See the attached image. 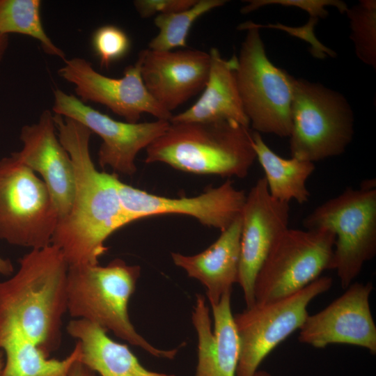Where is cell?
I'll list each match as a JSON object with an SVG mask.
<instances>
[{"label": "cell", "instance_id": "obj_1", "mask_svg": "<svg viewBox=\"0 0 376 376\" xmlns=\"http://www.w3.org/2000/svg\"><path fill=\"white\" fill-rule=\"evenodd\" d=\"M58 137L69 153L75 189L69 214L58 221L52 244L71 265L99 264L108 251L106 240L131 223L116 188L118 174L99 171L91 156L92 132L79 122L54 113Z\"/></svg>", "mask_w": 376, "mask_h": 376}, {"label": "cell", "instance_id": "obj_2", "mask_svg": "<svg viewBox=\"0 0 376 376\" xmlns=\"http://www.w3.org/2000/svg\"><path fill=\"white\" fill-rule=\"evenodd\" d=\"M0 281V331L17 329L48 357L61 345L69 263L55 245L31 249Z\"/></svg>", "mask_w": 376, "mask_h": 376}, {"label": "cell", "instance_id": "obj_3", "mask_svg": "<svg viewBox=\"0 0 376 376\" xmlns=\"http://www.w3.org/2000/svg\"><path fill=\"white\" fill-rule=\"evenodd\" d=\"M252 132L233 121L171 123L146 148L145 162L181 171L244 178L256 156Z\"/></svg>", "mask_w": 376, "mask_h": 376}, {"label": "cell", "instance_id": "obj_4", "mask_svg": "<svg viewBox=\"0 0 376 376\" xmlns=\"http://www.w3.org/2000/svg\"><path fill=\"white\" fill-rule=\"evenodd\" d=\"M141 274L139 265L116 258L107 265H69L67 313L95 324L153 357L173 359L178 349L161 350L148 343L130 320L128 303Z\"/></svg>", "mask_w": 376, "mask_h": 376}, {"label": "cell", "instance_id": "obj_5", "mask_svg": "<svg viewBox=\"0 0 376 376\" xmlns=\"http://www.w3.org/2000/svg\"><path fill=\"white\" fill-rule=\"evenodd\" d=\"M238 29L246 34L237 56L235 77L249 125L260 134L288 137L295 77L270 61L255 23L244 22Z\"/></svg>", "mask_w": 376, "mask_h": 376}, {"label": "cell", "instance_id": "obj_6", "mask_svg": "<svg viewBox=\"0 0 376 376\" xmlns=\"http://www.w3.org/2000/svg\"><path fill=\"white\" fill-rule=\"evenodd\" d=\"M289 148L292 157L314 163L343 153L354 136V113L340 93L294 79Z\"/></svg>", "mask_w": 376, "mask_h": 376}, {"label": "cell", "instance_id": "obj_7", "mask_svg": "<svg viewBox=\"0 0 376 376\" xmlns=\"http://www.w3.org/2000/svg\"><path fill=\"white\" fill-rule=\"evenodd\" d=\"M306 229L327 228L336 236L331 269L346 289L376 254V189L346 188L303 220Z\"/></svg>", "mask_w": 376, "mask_h": 376}, {"label": "cell", "instance_id": "obj_8", "mask_svg": "<svg viewBox=\"0 0 376 376\" xmlns=\"http://www.w3.org/2000/svg\"><path fill=\"white\" fill-rule=\"evenodd\" d=\"M58 221L50 193L15 152L0 159V240L40 249L52 244Z\"/></svg>", "mask_w": 376, "mask_h": 376}, {"label": "cell", "instance_id": "obj_9", "mask_svg": "<svg viewBox=\"0 0 376 376\" xmlns=\"http://www.w3.org/2000/svg\"><path fill=\"white\" fill-rule=\"evenodd\" d=\"M336 236L327 228H288L276 240L254 283L255 303L294 294L331 269Z\"/></svg>", "mask_w": 376, "mask_h": 376}, {"label": "cell", "instance_id": "obj_10", "mask_svg": "<svg viewBox=\"0 0 376 376\" xmlns=\"http://www.w3.org/2000/svg\"><path fill=\"white\" fill-rule=\"evenodd\" d=\"M332 283L331 277L320 276L294 294L267 303H255L233 315L240 347L236 376H254L268 354L301 327L310 302L328 291Z\"/></svg>", "mask_w": 376, "mask_h": 376}, {"label": "cell", "instance_id": "obj_11", "mask_svg": "<svg viewBox=\"0 0 376 376\" xmlns=\"http://www.w3.org/2000/svg\"><path fill=\"white\" fill-rule=\"evenodd\" d=\"M54 113L79 122L101 138L98 163L102 169L110 167L116 174L133 175L139 152L162 135L170 125L169 120L159 119L136 123L118 121L60 89L54 91Z\"/></svg>", "mask_w": 376, "mask_h": 376}, {"label": "cell", "instance_id": "obj_12", "mask_svg": "<svg viewBox=\"0 0 376 376\" xmlns=\"http://www.w3.org/2000/svg\"><path fill=\"white\" fill-rule=\"evenodd\" d=\"M58 75L75 86L83 102H93L107 107L126 122L136 123L141 114L170 120L173 114L162 107L146 88L141 75V58L125 69L120 78H111L96 71L87 60L65 59Z\"/></svg>", "mask_w": 376, "mask_h": 376}, {"label": "cell", "instance_id": "obj_13", "mask_svg": "<svg viewBox=\"0 0 376 376\" xmlns=\"http://www.w3.org/2000/svg\"><path fill=\"white\" fill-rule=\"evenodd\" d=\"M116 188L122 206L132 222L148 217L177 214L195 218L203 225L228 228L241 214L246 194L230 180L194 197L157 196L125 184L118 178Z\"/></svg>", "mask_w": 376, "mask_h": 376}, {"label": "cell", "instance_id": "obj_14", "mask_svg": "<svg viewBox=\"0 0 376 376\" xmlns=\"http://www.w3.org/2000/svg\"><path fill=\"white\" fill-rule=\"evenodd\" d=\"M241 217L237 283L248 308L255 304L254 283L260 268L276 240L289 228L290 205L270 195L263 177L246 194Z\"/></svg>", "mask_w": 376, "mask_h": 376}, {"label": "cell", "instance_id": "obj_15", "mask_svg": "<svg viewBox=\"0 0 376 376\" xmlns=\"http://www.w3.org/2000/svg\"><path fill=\"white\" fill-rule=\"evenodd\" d=\"M322 311L308 315L299 329L300 343L315 348L331 344L359 346L376 353V326L370 307L371 282H356Z\"/></svg>", "mask_w": 376, "mask_h": 376}, {"label": "cell", "instance_id": "obj_16", "mask_svg": "<svg viewBox=\"0 0 376 376\" xmlns=\"http://www.w3.org/2000/svg\"><path fill=\"white\" fill-rule=\"evenodd\" d=\"M19 139L22 148L15 152L17 156L42 177L58 221L63 219L72 205L75 174L71 157L58 137L54 114L48 109L43 111L37 123L22 127Z\"/></svg>", "mask_w": 376, "mask_h": 376}, {"label": "cell", "instance_id": "obj_17", "mask_svg": "<svg viewBox=\"0 0 376 376\" xmlns=\"http://www.w3.org/2000/svg\"><path fill=\"white\" fill-rule=\"evenodd\" d=\"M141 75L152 98L171 113L203 91L210 70L209 53L198 49L140 52Z\"/></svg>", "mask_w": 376, "mask_h": 376}, {"label": "cell", "instance_id": "obj_18", "mask_svg": "<svg viewBox=\"0 0 376 376\" xmlns=\"http://www.w3.org/2000/svg\"><path fill=\"white\" fill-rule=\"evenodd\" d=\"M231 292L212 306L214 329L203 295H196L192 322L198 338V361L194 376H236L240 340L230 307Z\"/></svg>", "mask_w": 376, "mask_h": 376}, {"label": "cell", "instance_id": "obj_19", "mask_svg": "<svg viewBox=\"0 0 376 376\" xmlns=\"http://www.w3.org/2000/svg\"><path fill=\"white\" fill-rule=\"evenodd\" d=\"M221 232L218 239L199 253L186 256L171 253L174 264L205 288L211 306L218 304L224 294L231 292L233 285L238 281L241 214Z\"/></svg>", "mask_w": 376, "mask_h": 376}, {"label": "cell", "instance_id": "obj_20", "mask_svg": "<svg viewBox=\"0 0 376 376\" xmlns=\"http://www.w3.org/2000/svg\"><path fill=\"white\" fill-rule=\"evenodd\" d=\"M210 70L201 97L189 109L173 115L171 123L233 121L250 127L235 77L237 58H223L216 47L209 52Z\"/></svg>", "mask_w": 376, "mask_h": 376}, {"label": "cell", "instance_id": "obj_21", "mask_svg": "<svg viewBox=\"0 0 376 376\" xmlns=\"http://www.w3.org/2000/svg\"><path fill=\"white\" fill-rule=\"evenodd\" d=\"M66 330L79 345V361L100 376H175L148 370L126 344L113 340L95 324L72 319Z\"/></svg>", "mask_w": 376, "mask_h": 376}, {"label": "cell", "instance_id": "obj_22", "mask_svg": "<svg viewBox=\"0 0 376 376\" xmlns=\"http://www.w3.org/2000/svg\"><path fill=\"white\" fill-rule=\"evenodd\" d=\"M0 350L5 357L0 376H68L81 354L79 345L76 342L65 359H51L17 329L0 331Z\"/></svg>", "mask_w": 376, "mask_h": 376}, {"label": "cell", "instance_id": "obj_23", "mask_svg": "<svg viewBox=\"0 0 376 376\" xmlns=\"http://www.w3.org/2000/svg\"><path fill=\"white\" fill-rule=\"evenodd\" d=\"M253 147L256 159L261 165L270 195L288 203L299 204L308 201L311 193L306 182L315 171L313 162L295 157L286 159L274 152L264 141L261 134L252 133Z\"/></svg>", "mask_w": 376, "mask_h": 376}, {"label": "cell", "instance_id": "obj_24", "mask_svg": "<svg viewBox=\"0 0 376 376\" xmlns=\"http://www.w3.org/2000/svg\"><path fill=\"white\" fill-rule=\"evenodd\" d=\"M39 0H0V34L18 33L37 40L46 54L65 60L64 52L49 38L40 17Z\"/></svg>", "mask_w": 376, "mask_h": 376}, {"label": "cell", "instance_id": "obj_25", "mask_svg": "<svg viewBox=\"0 0 376 376\" xmlns=\"http://www.w3.org/2000/svg\"><path fill=\"white\" fill-rule=\"evenodd\" d=\"M226 2V0H197L193 6L185 10L155 16L154 24L158 33L149 42L148 49L172 51L177 47H186L187 38L194 23L204 14Z\"/></svg>", "mask_w": 376, "mask_h": 376}, {"label": "cell", "instance_id": "obj_26", "mask_svg": "<svg viewBox=\"0 0 376 376\" xmlns=\"http://www.w3.org/2000/svg\"><path fill=\"white\" fill-rule=\"evenodd\" d=\"M357 58L376 68V1L361 0L345 12Z\"/></svg>", "mask_w": 376, "mask_h": 376}, {"label": "cell", "instance_id": "obj_27", "mask_svg": "<svg viewBox=\"0 0 376 376\" xmlns=\"http://www.w3.org/2000/svg\"><path fill=\"white\" fill-rule=\"evenodd\" d=\"M91 42L101 65L105 68L123 58L130 48L127 34L113 24L103 25L97 29L93 34Z\"/></svg>", "mask_w": 376, "mask_h": 376}, {"label": "cell", "instance_id": "obj_28", "mask_svg": "<svg viewBox=\"0 0 376 376\" xmlns=\"http://www.w3.org/2000/svg\"><path fill=\"white\" fill-rule=\"evenodd\" d=\"M247 3L241 8L240 12L246 15L262 7L269 5L298 7L306 11L310 18L320 19L329 15L327 6H334L342 14L348 8L347 4L339 0H249Z\"/></svg>", "mask_w": 376, "mask_h": 376}, {"label": "cell", "instance_id": "obj_29", "mask_svg": "<svg viewBox=\"0 0 376 376\" xmlns=\"http://www.w3.org/2000/svg\"><path fill=\"white\" fill-rule=\"evenodd\" d=\"M197 0H135L133 5L142 18L185 10L193 6Z\"/></svg>", "mask_w": 376, "mask_h": 376}, {"label": "cell", "instance_id": "obj_30", "mask_svg": "<svg viewBox=\"0 0 376 376\" xmlns=\"http://www.w3.org/2000/svg\"><path fill=\"white\" fill-rule=\"evenodd\" d=\"M318 19L310 18L306 26L301 27H290L280 24H267L262 25L255 24L258 29L261 28H274L279 29L287 31L291 35L299 37L305 40L311 45V54L318 58H325L327 56L331 57L336 56V52L322 44L314 34L313 30L315 25L318 23Z\"/></svg>", "mask_w": 376, "mask_h": 376}, {"label": "cell", "instance_id": "obj_31", "mask_svg": "<svg viewBox=\"0 0 376 376\" xmlns=\"http://www.w3.org/2000/svg\"><path fill=\"white\" fill-rule=\"evenodd\" d=\"M68 376H96V373L77 361L70 369Z\"/></svg>", "mask_w": 376, "mask_h": 376}, {"label": "cell", "instance_id": "obj_32", "mask_svg": "<svg viewBox=\"0 0 376 376\" xmlns=\"http://www.w3.org/2000/svg\"><path fill=\"white\" fill-rule=\"evenodd\" d=\"M14 273V267L10 259L0 256V275L11 276Z\"/></svg>", "mask_w": 376, "mask_h": 376}, {"label": "cell", "instance_id": "obj_33", "mask_svg": "<svg viewBox=\"0 0 376 376\" xmlns=\"http://www.w3.org/2000/svg\"><path fill=\"white\" fill-rule=\"evenodd\" d=\"M8 46V36L0 34V61L4 56Z\"/></svg>", "mask_w": 376, "mask_h": 376}, {"label": "cell", "instance_id": "obj_34", "mask_svg": "<svg viewBox=\"0 0 376 376\" xmlns=\"http://www.w3.org/2000/svg\"><path fill=\"white\" fill-rule=\"evenodd\" d=\"M4 361H5V357H4L3 352L2 350H0V375L4 365Z\"/></svg>", "mask_w": 376, "mask_h": 376}, {"label": "cell", "instance_id": "obj_35", "mask_svg": "<svg viewBox=\"0 0 376 376\" xmlns=\"http://www.w3.org/2000/svg\"><path fill=\"white\" fill-rule=\"evenodd\" d=\"M254 376H272V375L267 371L257 370Z\"/></svg>", "mask_w": 376, "mask_h": 376}]
</instances>
